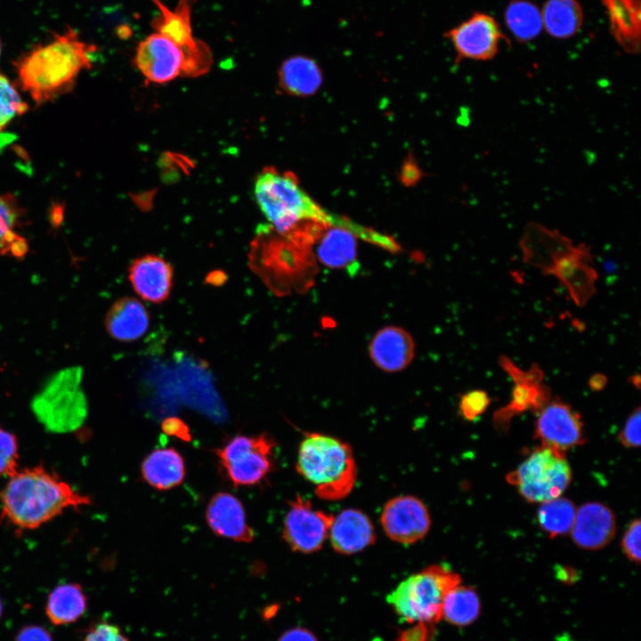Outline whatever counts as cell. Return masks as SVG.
Segmentation results:
<instances>
[{
  "mask_svg": "<svg viewBox=\"0 0 641 641\" xmlns=\"http://www.w3.org/2000/svg\"><path fill=\"white\" fill-rule=\"evenodd\" d=\"M254 193L271 228L303 245H313L328 226H340L345 217L322 208L289 171L273 166L258 174Z\"/></svg>",
  "mask_w": 641,
  "mask_h": 641,
  "instance_id": "obj_1",
  "label": "cell"
},
{
  "mask_svg": "<svg viewBox=\"0 0 641 641\" xmlns=\"http://www.w3.org/2000/svg\"><path fill=\"white\" fill-rule=\"evenodd\" d=\"M95 52V46L72 28L54 34L14 62L20 86L38 105L55 100L69 92L80 73L92 67Z\"/></svg>",
  "mask_w": 641,
  "mask_h": 641,
  "instance_id": "obj_2",
  "label": "cell"
},
{
  "mask_svg": "<svg viewBox=\"0 0 641 641\" xmlns=\"http://www.w3.org/2000/svg\"><path fill=\"white\" fill-rule=\"evenodd\" d=\"M1 515L19 530H32L69 507L91 504L56 474L37 466L16 471L0 492Z\"/></svg>",
  "mask_w": 641,
  "mask_h": 641,
  "instance_id": "obj_3",
  "label": "cell"
},
{
  "mask_svg": "<svg viewBox=\"0 0 641 641\" xmlns=\"http://www.w3.org/2000/svg\"><path fill=\"white\" fill-rule=\"evenodd\" d=\"M520 247L523 261L557 278L577 305L584 306L595 295L597 273L586 244L574 246L559 231L533 223L525 229Z\"/></svg>",
  "mask_w": 641,
  "mask_h": 641,
  "instance_id": "obj_4",
  "label": "cell"
},
{
  "mask_svg": "<svg viewBox=\"0 0 641 641\" xmlns=\"http://www.w3.org/2000/svg\"><path fill=\"white\" fill-rule=\"evenodd\" d=\"M296 468L314 486L316 495L326 500L346 497L357 478L351 446L337 437L320 433L304 435L298 447Z\"/></svg>",
  "mask_w": 641,
  "mask_h": 641,
  "instance_id": "obj_5",
  "label": "cell"
},
{
  "mask_svg": "<svg viewBox=\"0 0 641 641\" xmlns=\"http://www.w3.org/2000/svg\"><path fill=\"white\" fill-rule=\"evenodd\" d=\"M83 369L69 367L54 373L33 397L30 408L49 432L69 434L85 423L88 405L81 387Z\"/></svg>",
  "mask_w": 641,
  "mask_h": 641,
  "instance_id": "obj_6",
  "label": "cell"
},
{
  "mask_svg": "<svg viewBox=\"0 0 641 641\" xmlns=\"http://www.w3.org/2000/svg\"><path fill=\"white\" fill-rule=\"evenodd\" d=\"M459 583L458 574L432 564L398 584L386 601L402 621L434 624L442 619L446 594Z\"/></svg>",
  "mask_w": 641,
  "mask_h": 641,
  "instance_id": "obj_7",
  "label": "cell"
},
{
  "mask_svg": "<svg viewBox=\"0 0 641 641\" xmlns=\"http://www.w3.org/2000/svg\"><path fill=\"white\" fill-rule=\"evenodd\" d=\"M207 45L186 48L170 37L155 31L137 45L134 64L150 82L164 84L177 77H198L212 64Z\"/></svg>",
  "mask_w": 641,
  "mask_h": 641,
  "instance_id": "obj_8",
  "label": "cell"
},
{
  "mask_svg": "<svg viewBox=\"0 0 641 641\" xmlns=\"http://www.w3.org/2000/svg\"><path fill=\"white\" fill-rule=\"evenodd\" d=\"M256 242V268L272 287L300 289L312 281L315 272L312 247L299 246L272 228L264 229Z\"/></svg>",
  "mask_w": 641,
  "mask_h": 641,
  "instance_id": "obj_9",
  "label": "cell"
},
{
  "mask_svg": "<svg viewBox=\"0 0 641 641\" xmlns=\"http://www.w3.org/2000/svg\"><path fill=\"white\" fill-rule=\"evenodd\" d=\"M571 480L572 470L564 452L542 445L507 475V481L531 503L561 497Z\"/></svg>",
  "mask_w": 641,
  "mask_h": 641,
  "instance_id": "obj_10",
  "label": "cell"
},
{
  "mask_svg": "<svg viewBox=\"0 0 641 641\" xmlns=\"http://www.w3.org/2000/svg\"><path fill=\"white\" fill-rule=\"evenodd\" d=\"M274 442L267 434H239L215 450L234 486L259 483L272 470Z\"/></svg>",
  "mask_w": 641,
  "mask_h": 641,
  "instance_id": "obj_11",
  "label": "cell"
},
{
  "mask_svg": "<svg viewBox=\"0 0 641 641\" xmlns=\"http://www.w3.org/2000/svg\"><path fill=\"white\" fill-rule=\"evenodd\" d=\"M499 362L515 383L510 402L493 415L494 426L506 431L515 415L527 410L540 411L547 405L551 400V391L543 383L544 374L538 364L533 363L528 370H523L505 355L499 356Z\"/></svg>",
  "mask_w": 641,
  "mask_h": 641,
  "instance_id": "obj_12",
  "label": "cell"
},
{
  "mask_svg": "<svg viewBox=\"0 0 641 641\" xmlns=\"http://www.w3.org/2000/svg\"><path fill=\"white\" fill-rule=\"evenodd\" d=\"M445 37L455 50L458 61L491 60L499 53L501 42L506 40L494 17L479 12L448 30Z\"/></svg>",
  "mask_w": 641,
  "mask_h": 641,
  "instance_id": "obj_13",
  "label": "cell"
},
{
  "mask_svg": "<svg viewBox=\"0 0 641 641\" xmlns=\"http://www.w3.org/2000/svg\"><path fill=\"white\" fill-rule=\"evenodd\" d=\"M333 515L297 496L289 504L282 537L293 551L309 554L320 549L329 538Z\"/></svg>",
  "mask_w": 641,
  "mask_h": 641,
  "instance_id": "obj_14",
  "label": "cell"
},
{
  "mask_svg": "<svg viewBox=\"0 0 641 641\" xmlns=\"http://www.w3.org/2000/svg\"><path fill=\"white\" fill-rule=\"evenodd\" d=\"M580 415L560 399L550 400L535 423V438L540 445L564 452L586 442Z\"/></svg>",
  "mask_w": 641,
  "mask_h": 641,
  "instance_id": "obj_15",
  "label": "cell"
},
{
  "mask_svg": "<svg viewBox=\"0 0 641 641\" xmlns=\"http://www.w3.org/2000/svg\"><path fill=\"white\" fill-rule=\"evenodd\" d=\"M380 523L385 534L401 544H413L428 532L431 518L426 505L418 498L398 496L388 500Z\"/></svg>",
  "mask_w": 641,
  "mask_h": 641,
  "instance_id": "obj_16",
  "label": "cell"
},
{
  "mask_svg": "<svg viewBox=\"0 0 641 641\" xmlns=\"http://www.w3.org/2000/svg\"><path fill=\"white\" fill-rule=\"evenodd\" d=\"M615 532L616 519L613 511L600 502H588L576 510L570 533L579 548L597 550L604 548Z\"/></svg>",
  "mask_w": 641,
  "mask_h": 641,
  "instance_id": "obj_17",
  "label": "cell"
},
{
  "mask_svg": "<svg viewBox=\"0 0 641 641\" xmlns=\"http://www.w3.org/2000/svg\"><path fill=\"white\" fill-rule=\"evenodd\" d=\"M129 281L136 294L154 304L166 301L173 287V268L164 258L145 255L133 261L128 271Z\"/></svg>",
  "mask_w": 641,
  "mask_h": 641,
  "instance_id": "obj_18",
  "label": "cell"
},
{
  "mask_svg": "<svg viewBox=\"0 0 641 641\" xmlns=\"http://www.w3.org/2000/svg\"><path fill=\"white\" fill-rule=\"evenodd\" d=\"M206 520L219 537L239 542H250L254 539L242 503L231 493L218 492L212 497L207 504Z\"/></svg>",
  "mask_w": 641,
  "mask_h": 641,
  "instance_id": "obj_19",
  "label": "cell"
},
{
  "mask_svg": "<svg viewBox=\"0 0 641 641\" xmlns=\"http://www.w3.org/2000/svg\"><path fill=\"white\" fill-rule=\"evenodd\" d=\"M373 363L385 372H398L406 369L415 355V343L411 335L397 326L380 329L369 346Z\"/></svg>",
  "mask_w": 641,
  "mask_h": 641,
  "instance_id": "obj_20",
  "label": "cell"
},
{
  "mask_svg": "<svg viewBox=\"0 0 641 641\" xmlns=\"http://www.w3.org/2000/svg\"><path fill=\"white\" fill-rule=\"evenodd\" d=\"M329 539L336 552L353 555L372 545L376 533L371 520L365 513L347 508L333 516Z\"/></svg>",
  "mask_w": 641,
  "mask_h": 641,
  "instance_id": "obj_21",
  "label": "cell"
},
{
  "mask_svg": "<svg viewBox=\"0 0 641 641\" xmlns=\"http://www.w3.org/2000/svg\"><path fill=\"white\" fill-rule=\"evenodd\" d=\"M150 315L138 299L125 296L118 299L109 309L105 318L108 334L121 342H133L146 333Z\"/></svg>",
  "mask_w": 641,
  "mask_h": 641,
  "instance_id": "obj_22",
  "label": "cell"
},
{
  "mask_svg": "<svg viewBox=\"0 0 641 641\" xmlns=\"http://www.w3.org/2000/svg\"><path fill=\"white\" fill-rule=\"evenodd\" d=\"M610 30L620 46L629 53L640 49V0H601Z\"/></svg>",
  "mask_w": 641,
  "mask_h": 641,
  "instance_id": "obj_23",
  "label": "cell"
},
{
  "mask_svg": "<svg viewBox=\"0 0 641 641\" xmlns=\"http://www.w3.org/2000/svg\"><path fill=\"white\" fill-rule=\"evenodd\" d=\"M185 472L184 458L173 447L152 450L145 457L141 467L144 481L159 491L180 485L184 480Z\"/></svg>",
  "mask_w": 641,
  "mask_h": 641,
  "instance_id": "obj_24",
  "label": "cell"
},
{
  "mask_svg": "<svg viewBox=\"0 0 641 641\" xmlns=\"http://www.w3.org/2000/svg\"><path fill=\"white\" fill-rule=\"evenodd\" d=\"M357 237L341 226H329L320 236L316 254L319 261L332 269L356 268Z\"/></svg>",
  "mask_w": 641,
  "mask_h": 641,
  "instance_id": "obj_25",
  "label": "cell"
},
{
  "mask_svg": "<svg viewBox=\"0 0 641 641\" xmlns=\"http://www.w3.org/2000/svg\"><path fill=\"white\" fill-rule=\"evenodd\" d=\"M279 85L291 95L306 97L316 93L322 83V72L312 58L296 55L286 59L278 72Z\"/></svg>",
  "mask_w": 641,
  "mask_h": 641,
  "instance_id": "obj_26",
  "label": "cell"
},
{
  "mask_svg": "<svg viewBox=\"0 0 641 641\" xmlns=\"http://www.w3.org/2000/svg\"><path fill=\"white\" fill-rule=\"evenodd\" d=\"M87 598L77 583H63L49 594L45 611L48 620L56 626L77 621L85 613Z\"/></svg>",
  "mask_w": 641,
  "mask_h": 641,
  "instance_id": "obj_27",
  "label": "cell"
},
{
  "mask_svg": "<svg viewBox=\"0 0 641 641\" xmlns=\"http://www.w3.org/2000/svg\"><path fill=\"white\" fill-rule=\"evenodd\" d=\"M540 12L543 29L555 38H570L583 25L584 13L578 0H547Z\"/></svg>",
  "mask_w": 641,
  "mask_h": 641,
  "instance_id": "obj_28",
  "label": "cell"
},
{
  "mask_svg": "<svg viewBox=\"0 0 641 641\" xmlns=\"http://www.w3.org/2000/svg\"><path fill=\"white\" fill-rule=\"evenodd\" d=\"M21 208L12 194L0 195V256L22 259L28 251L27 240L18 231Z\"/></svg>",
  "mask_w": 641,
  "mask_h": 641,
  "instance_id": "obj_29",
  "label": "cell"
},
{
  "mask_svg": "<svg viewBox=\"0 0 641 641\" xmlns=\"http://www.w3.org/2000/svg\"><path fill=\"white\" fill-rule=\"evenodd\" d=\"M505 22L520 43L538 37L543 29L540 9L530 0H512L505 10Z\"/></svg>",
  "mask_w": 641,
  "mask_h": 641,
  "instance_id": "obj_30",
  "label": "cell"
},
{
  "mask_svg": "<svg viewBox=\"0 0 641 641\" xmlns=\"http://www.w3.org/2000/svg\"><path fill=\"white\" fill-rule=\"evenodd\" d=\"M480 608V599L475 590L459 583L446 594L442 617L452 625L464 627L478 618Z\"/></svg>",
  "mask_w": 641,
  "mask_h": 641,
  "instance_id": "obj_31",
  "label": "cell"
},
{
  "mask_svg": "<svg viewBox=\"0 0 641 641\" xmlns=\"http://www.w3.org/2000/svg\"><path fill=\"white\" fill-rule=\"evenodd\" d=\"M576 510L572 501L558 497L541 503L537 519L541 529L550 538L564 536L571 532Z\"/></svg>",
  "mask_w": 641,
  "mask_h": 641,
  "instance_id": "obj_32",
  "label": "cell"
},
{
  "mask_svg": "<svg viewBox=\"0 0 641 641\" xmlns=\"http://www.w3.org/2000/svg\"><path fill=\"white\" fill-rule=\"evenodd\" d=\"M28 105L12 83L0 72V132L17 116L25 113Z\"/></svg>",
  "mask_w": 641,
  "mask_h": 641,
  "instance_id": "obj_33",
  "label": "cell"
},
{
  "mask_svg": "<svg viewBox=\"0 0 641 641\" xmlns=\"http://www.w3.org/2000/svg\"><path fill=\"white\" fill-rule=\"evenodd\" d=\"M19 446L16 436L0 426V477H10L18 469Z\"/></svg>",
  "mask_w": 641,
  "mask_h": 641,
  "instance_id": "obj_34",
  "label": "cell"
},
{
  "mask_svg": "<svg viewBox=\"0 0 641 641\" xmlns=\"http://www.w3.org/2000/svg\"><path fill=\"white\" fill-rule=\"evenodd\" d=\"M491 399L483 390H472L464 394L459 401V411L467 420H474L489 407Z\"/></svg>",
  "mask_w": 641,
  "mask_h": 641,
  "instance_id": "obj_35",
  "label": "cell"
},
{
  "mask_svg": "<svg viewBox=\"0 0 641 641\" xmlns=\"http://www.w3.org/2000/svg\"><path fill=\"white\" fill-rule=\"evenodd\" d=\"M640 535L641 523L639 519H635L629 524L621 540L625 556L636 564H639L641 558Z\"/></svg>",
  "mask_w": 641,
  "mask_h": 641,
  "instance_id": "obj_36",
  "label": "cell"
},
{
  "mask_svg": "<svg viewBox=\"0 0 641 641\" xmlns=\"http://www.w3.org/2000/svg\"><path fill=\"white\" fill-rule=\"evenodd\" d=\"M640 422L641 410L640 407L635 410L628 418L622 430L619 434L621 443L627 448H638L640 445Z\"/></svg>",
  "mask_w": 641,
  "mask_h": 641,
  "instance_id": "obj_37",
  "label": "cell"
},
{
  "mask_svg": "<svg viewBox=\"0 0 641 641\" xmlns=\"http://www.w3.org/2000/svg\"><path fill=\"white\" fill-rule=\"evenodd\" d=\"M82 641H127V639L117 625L100 622L89 629Z\"/></svg>",
  "mask_w": 641,
  "mask_h": 641,
  "instance_id": "obj_38",
  "label": "cell"
},
{
  "mask_svg": "<svg viewBox=\"0 0 641 641\" xmlns=\"http://www.w3.org/2000/svg\"><path fill=\"white\" fill-rule=\"evenodd\" d=\"M161 429L165 434L176 437L183 442L191 441V434L187 424L177 417H169L161 423Z\"/></svg>",
  "mask_w": 641,
  "mask_h": 641,
  "instance_id": "obj_39",
  "label": "cell"
},
{
  "mask_svg": "<svg viewBox=\"0 0 641 641\" xmlns=\"http://www.w3.org/2000/svg\"><path fill=\"white\" fill-rule=\"evenodd\" d=\"M13 641H53V639L45 628L37 624H28L18 630Z\"/></svg>",
  "mask_w": 641,
  "mask_h": 641,
  "instance_id": "obj_40",
  "label": "cell"
},
{
  "mask_svg": "<svg viewBox=\"0 0 641 641\" xmlns=\"http://www.w3.org/2000/svg\"><path fill=\"white\" fill-rule=\"evenodd\" d=\"M279 641H318L316 637L304 628H293L283 633Z\"/></svg>",
  "mask_w": 641,
  "mask_h": 641,
  "instance_id": "obj_41",
  "label": "cell"
},
{
  "mask_svg": "<svg viewBox=\"0 0 641 641\" xmlns=\"http://www.w3.org/2000/svg\"><path fill=\"white\" fill-rule=\"evenodd\" d=\"M607 378L602 373H596L589 378L588 385L593 391H601L606 385Z\"/></svg>",
  "mask_w": 641,
  "mask_h": 641,
  "instance_id": "obj_42",
  "label": "cell"
},
{
  "mask_svg": "<svg viewBox=\"0 0 641 641\" xmlns=\"http://www.w3.org/2000/svg\"><path fill=\"white\" fill-rule=\"evenodd\" d=\"M225 280V276L222 272H214L207 276V281L214 285H220Z\"/></svg>",
  "mask_w": 641,
  "mask_h": 641,
  "instance_id": "obj_43",
  "label": "cell"
},
{
  "mask_svg": "<svg viewBox=\"0 0 641 641\" xmlns=\"http://www.w3.org/2000/svg\"><path fill=\"white\" fill-rule=\"evenodd\" d=\"M631 379H632V384H633L634 385H636L637 388H639V385H640V377H639V375H636V376L631 377Z\"/></svg>",
  "mask_w": 641,
  "mask_h": 641,
  "instance_id": "obj_44",
  "label": "cell"
},
{
  "mask_svg": "<svg viewBox=\"0 0 641 641\" xmlns=\"http://www.w3.org/2000/svg\"><path fill=\"white\" fill-rule=\"evenodd\" d=\"M3 613H4V604H3L2 599L0 598V621L2 619Z\"/></svg>",
  "mask_w": 641,
  "mask_h": 641,
  "instance_id": "obj_45",
  "label": "cell"
},
{
  "mask_svg": "<svg viewBox=\"0 0 641 641\" xmlns=\"http://www.w3.org/2000/svg\"><path fill=\"white\" fill-rule=\"evenodd\" d=\"M1 50H2V43H1V40H0V54H1Z\"/></svg>",
  "mask_w": 641,
  "mask_h": 641,
  "instance_id": "obj_46",
  "label": "cell"
}]
</instances>
